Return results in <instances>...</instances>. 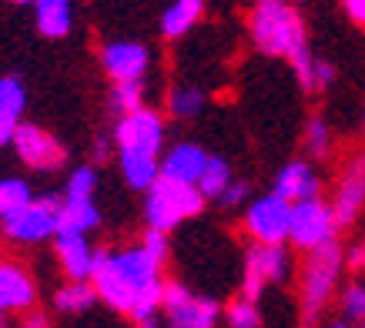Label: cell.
I'll return each mask as SVG.
<instances>
[{
	"instance_id": "obj_1",
	"label": "cell",
	"mask_w": 365,
	"mask_h": 328,
	"mask_svg": "<svg viewBox=\"0 0 365 328\" xmlns=\"http://www.w3.org/2000/svg\"><path fill=\"white\" fill-rule=\"evenodd\" d=\"M252 41L262 54L288 57L302 88H315V61H312L305 27L299 11L288 0H258L252 11Z\"/></svg>"
},
{
	"instance_id": "obj_2",
	"label": "cell",
	"mask_w": 365,
	"mask_h": 328,
	"mask_svg": "<svg viewBox=\"0 0 365 328\" xmlns=\"http://www.w3.org/2000/svg\"><path fill=\"white\" fill-rule=\"evenodd\" d=\"M144 218L151 228H161V231H171L178 228L181 221L195 218L201 211V205L208 198L201 195L198 185H188V181H175V178L161 175L155 185L144 191Z\"/></svg>"
},
{
	"instance_id": "obj_3",
	"label": "cell",
	"mask_w": 365,
	"mask_h": 328,
	"mask_svg": "<svg viewBox=\"0 0 365 328\" xmlns=\"http://www.w3.org/2000/svg\"><path fill=\"white\" fill-rule=\"evenodd\" d=\"M342 248L335 238L309 252V262L302 272V318L305 322H315L322 315V308L329 305L335 285H339V275H342Z\"/></svg>"
},
{
	"instance_id": "obj_4",
	"label": "cell",
	"mask_w": 365,
	"mask_h": 328,
	"mask_svg": "<svg viewBox=\"0 0 365 328\" xmlns=\"http://www.w3.org/2000/svg\"><path fill=\"white\" fill-rule=\"evenodd\" d=\"M339 231V221H335V208L325 205L322 198H302V201H292V235L288 241L295 248H319L325 241L335 238Z\"/></svg>"
},
{
	"instance_id": "obj_5",
	"label": "cell",
	"mask_w": 365,
	"mask_h": 328,
	"mask_svg": "<svg viewBox=\"0 0 365 328\" xmlns=\"http://www.w3.org/2000/svg\"><path fill=\"white\" fill-rule=\"evenodd\" d=\"M245 231L255 241H268V245H285L292 235V201L282 198L278 191L255 198L248 211H245Z\"/></svg>"
},
{
	"instance_id": "obj_6",
	"label": "cell",
	"mask_w": 365,
	"mask_h": 328,
	"mask_svg": "<svg viewBox=\"0 0 365 328\" xmlns=\"http://www.w3.org/2000/svg\"><path fill=\"white\" fill-rule=\"evenodd\" d=\"M61 205H64V201L54 195L37 198V201H31L17 218L4 221V235H7L14 245H41V241L54 238L57 218H61Z\"/></svg>"
},
{
	"instance_id": "obj_7",
	"label": "cell",
	"mask_w": 365,
	"mask_h": 328,
	"mask_svg": "<svg viewBox=\"0 0 365 328\" xmlns=\"http://www.w3.org/2000/svg\"><path fill=\"white\" fill-rule=\"evenodd\" d=\"M292 258H288L285 245H268V241H255L248 255H245V282H242V295L258 298L262 288L272 282H285Z\"/></svg>"
},
{
	"instance_id": "obj_8",
	"label": "cell",
	"mask_w": 365,
	"mask_h": 328,
	"mask_svg": "<svg viewBox=\"0 0 365 328\" xmlns=\"http://www.w3.org/2000/svg\"><path fill=\"white\" fill-rule=\"evenodd\" d=\"M114 144L118 151H138V154H161L165 144V121L158 111L134 108L121 114L118 128H114Z\"/></svg>"
},
{
	"instance_id": "obj_9",
	"label": "cell",
	"mask_w": 365,
	"mask_h": 328,
	"mask_svg": "<svg viewBox=\"0 0 365 328\" xmlns=\"http://www.w3.org/2000/svg\"><path fill=\"white\" fill-rule=\"evenodd\" d=\"M91 285L98 288L101 302L114 312H121V315H131V305H134V288L128 282V275L121 272V265L114 258V252H94V272H91Z\"/></svg>"
},
{
	"instance_id": "obj_10",
	"label": "cell",
	"mask_w": 365,
	"mask_h": 328,
	"mask_svg": "<svg viewBox=\"0 0 365 328\" xmlns=\"http://www.w3.org/2000/svg\"><path fill=\"white\" fill-rule=\"evenodd\" d=\"M165 312L175 328H211L222 315L218 302L195 298L181 282H165Z\"/></svg>"
},
{
	"instance_id": "obj_11",
	"label": "cell",
	"mask_w": 365,
	"mask_h": 328,
	"mask_svg": "<svg viewBox=\"0 0 365 328\" xmlns=\"http://www.w3.org/2000/svg\"><path fill=\"white\" fill-rule=\"evenodd\" d=\"M14 148L21 154V161L27 168H34V171H54V168L64 164V148L47 131H41L37 124H17Z\"/></svg>"
},
{
	"instance_id": "obj_12",
	"label": "cell",
	"mask_w": 365,
	"mask_h": 328,
	"mask_svg": "<svg viewBox=\"0 0 365 328\" xmlns=\"http://www.w3.org/2000/svg\"><path fill=\"white\" fill-rule=\"evenodd\" d=\"M362 205H365V154H359V158H352V164L345 168L342 181H339V188H335L332 208H335L339 228L352 225V221L359 218Z\"/></svg>"
},
{
	"instance_id": "obj_13",
	"label": "cell",
	"mask_w": 365,
	"mask_h": 328,
	"mask_svg": "<svg viewBox=\"0 0 365 328\" xmlns=\"http://www.w3.org/2000/svg\"><path fill=\"white\" fill-rule=\"evenodd\" d=\"M54 252L61 258V268H64L67 278H74V282L91 278V272H94V252H91L84 231H57Z\"/></svg>"
},
{
	"instance_id": "obj_14",
	"label": "cell",
	"mask_w": 365,
	"mask_h": 328,
	"mask_svg": "<svg viewBox=\"0 0 365 328\" xmlns=\"http://www.w3.org/2000/svg\"><path fill=\"white\" fill-rule=\"evenodd\" d=\"M104 71L114 77V81H141L144 71H148V51L141 44H131V41H114V44L104 47Z\"/></svg>"
},
{
	"instance_id": "obj_15",
	"label": "cell",
	"mask_w": 365,
	"mask_h": 328,
	"mask_svg": "<svg viewBox=\"0 0 365 328\" xmlns=\"http://www.w3.org/2000/svg\"><path fill=\"white\" fill-rule=\"evenodd\" d=\"M34 282L21 265L0 262V312H27L34 305Z\"/></svg>"
},
{
	"instance_id": "obj_16",
	"label": "cell",
	"mask_w": 365,
	"mask_h": 328,
	"mask_svg": "<svg viewBox=\"0 0 365 328\" xmlns=\"http://www.w3.org/2000/svg\"><path fill=\"white\" fill-rule=\"evenodd\" d=\"M211 154L198 144H175L171 151L165 154V161H161V175L175 178V181H188V185H198L201 171H205V164H208Z\"/></svg>"
},
{
	"instance_id": "obj_17",
	"label": "cell",
	"mask_w": 365,
	"mask_h": 328,
	"mask_svg": "<svg viewBox=\"0 0 365 328\" xmlns=\"http://www.w3.org/2000/svg\"><path fill=\"white\" fill-rule=\"evenodd\" d=\"M275 191H278L282 198H288V201H302V198H319L322 181H319V175L312 171V164L292 161V164H285V168L278 171Z\"/></svg>"
},
{
	"instance_id": "obj_18",
	"label": "cell",
	"mask_w": 365,
	"mask_h": 328,
	"mask_svg": "<svg viewBox=\"0 0 365 328\" xmlns=\"http://www.w3.org/2000/svg\"><path fill=\"white\" fill-rule=\"evenodd\" d=\"M114 258H118L121 272L128 275V282H131L134 288L155 282L158 272H161V265H165V262H158V258L148 252L144 245H138V248H124V252H114Z\"/></svg>"
},
{
	"instance_id": "obj_19",
	"label": "cell",
	"mask_w": 365,
	"mask_h": 328,
	"mask_svg": "<svg viewBox=\"0 0 365 328\" xmlns=\"http://www.w3.org/2000/svg\"><path fill=\"white\" fill-rule=\"evenodd\" d=\"M101 225V211L94 205V198H64L61 205V218H57V231H94Z\"/></svg>"
},
{
	"instance_id": "obj_20",
	"label": "cell",
	"mask_w": 365,
	"mask_h": 328,
	"mask_svg": "<svg viewBox=\"0 0 365 328\" xmlns=\"http://www.w3.org/2000/svg\"><path fill=\"white\" fill-rule=\"evenodd\" d=\"M121 175L128 188L134 191H148L161 178V164L158 154H138V151H121Z\"/></svg>"
},
{
	"instance_id": "obj_21",
	"label": "cell",
	"mask_w": 365,
	"mask_h": 328,
	"mask_svg": "<svg viewBox=\"0 0 365 328\" xmlns=\"http://www.w3.org/2000/svg\"><path fill=\"white\" fill-rule=\"evenodd\" d=\"M37 31L44 37H64L71 31V0H37Z\"/></svg>"
},
{
	"instance_id": "obj_22",
	"label": "cell",
	"mask_w": 365,
	"mask_h": 328,
	"mask_svg": "<svg viewBox=\"0 0 365 328\" xmlns=\"http://www.w3.org/2000/svg\"><path fill=\"white\" fill-rule=\"evenodd\" d=\"M88 282L91 278H84V282H74V278H71V285H64V288L54 295L57 312H67V315H84V312H91L101 295H98V288Z\"/></svg>"
},
{
	"instance_id": "obj_23",
	"label": "cell",
	"mask_w": 365,
	"mask_h": 328,
	"mask_svg": "<svg viewBox=\"0 0 365 328\" xmlns=\"http://www.w3.org/2000/svg\"><path fill=\"white\" fill-rule=\"evenodd\" d=\"M201 11H205V0H175L161 17V34L165 37H181L198 24Z\"/></svg>"
},
{
	"instance_id": "obj_24",
	"label": "cell",
	"mask_w": 365,
	"mask_h": 328,
	"mask_svg": "<svg viewBox=\"0 0 365 328\" xmlns=\"http://www.w3.org/2000/svg\"><path fill=\"white\" fill-rule=\"evenodd\" d=\"M158 308H165V282L155 278V282L141 285L134 292V305H131V318L138 325H155L158 322Z\"/></svg>"
},
{
	"instance_id": "obj_25",
	"label": "cell",
	"mask_w": 365,
	"mask_h": 328,
	"mask_svg": "<svg viewBox=\"0 0 365 328\" xmlns=\"http://www.w3.org/2000/svg\"><path fill=\"white\" fill-rule=\"evenodd\" d=\"M31 201H34V195L24 178H4V181H0V221L17 218Z\"/></svg>"
},
{
	"instance_id": "obj_26",
	"label": "cell",
	"mask_w": 365,
	"mask_h": 328,
	"mask_svg": "<svg viewBox=\"0 0 365 328\" xmlns=\"http://www.w3.org/2000/svg\"><path fill=\"white\" fill-rule=\"evenodd\" d=\"M228 185H232V168H228V161L218 158V154H211L208 164H205V171H201V178H198L201 195L208 198V201H218Z\"/></svg>"
},
{
	"instance_id": "obj_27",
	"label": "cell",
	"mask_w": 365,
	"mask_h": 328,
	"mask_svg": "<svg viewBox=\"0 0 365 328\" xmlns=\"http://www.w3.org/2000/svg\"><path fill=\"white\" fill-rule=\"evenodd\" d=\"M24 104H27V91L17 77H0V121L21 124Z\"/></svg>"
},
{
	"instance_id": "obj_28",
	"label": "cell",
	"mask_w": 365,
	"mask_h": 328,
	"mask_svg": "<svg viewBox=\"0 0 365 328\" xmlns=\"http://www.w3.org/2000/svg\"><path fill=\"white\" fill-rule=\"evenodd\" d=\"M168 108H171V114H175V118H181V121L198 118L201 108H205V94H201L198 88L181 84V88H175L171 94H168Z\"/></svg>"
},
{
	"instance_id": "obj_29",
	"label": "cell",
	"mask_w": 365,
	"mask_h": 328,
	"mask_svg": "<svg viewBox=\"0 0 365 328\" xmlns=\"http://www.w3.org/2000/svg\"><path fill=\"white\" fill-rule=\"evenodd\" d=\"M225 318H228V325H232V328H255V325H262V315H258V308H255V298H248V295L235 298L232 305L225 308Z\"/></svg>"
},
{
	"instance_id": "obj_30",
	"label": "cell",
	"mask_w": 365,
	"mask_h": 328,
	"mask_svg": "<svg viewBox=\"0 0 365 328\" xmlns=\"http://www.w3.org/2000/svg\"><path fill=\"white\" fill-rule=\"evenodd\" d=\"M144 101V91H141V81H114V91H111V108L128 114V111L141 108Z\"/></svg>"
},
{
	"instance_id": "obj_31",
	"label": "cell",
	"mask_w": 365,
	"mask_h": 328,
	"mask_svg": "<svg viewBox=\"0 0 365 328\" xmlns=\"http://www.w3.org/2000/svg\"><path fill=\"white\" fill-rule=\"evenodd\" d=\"M94 185H98V175L94 168H74V175L67 178V195L64 198H94Z\"/></svg>"
},
{
	"instance_id": "obj_32",
	"label": "cell",
	"mask_w": 365,
	"mask_h": 328,
	"mask_svg": "<svg viewBox=\"0 0 365 328\" xmlns=\"http://www.w3.org/2000/svg\"><path fill=\"white\" fill-rule=\"evenodd\" d=\"M345 322H365V285H349L342 292Z\"/></svg>"
},
{
	"instance_id": "obj_33",
	"label": "cell",
	"mask_w": 365,
	"mask_h": 328,
	"mask_svg": "<svg viewBox=\"0 0 365 328\" xmlns=\"http://www.w3.org/2000/svg\"><path fill=\"white\" fill-rule=\"evenodd\" d=\"M305 148H309L312 158H325L329 154V124L322 118L309 121V131H305Z\"/></svg>"
},
{
	"instance_id": "obj_34",
	"label": "cell",
	"mask_w": 365,
	"mask_h": 328,
	"mask_svg": "<svg viewBox=\"0 0 365 328\" xmlns=\"http://www.w3.org/2000/svg\"><path fill=\"white\" fill-rule=\"evenodd\" d=\"M165 235H168V231L151 228V225H148V231H144V238H141V245L155 255L158 262H168V238H165Z\"/></svg>"
},
{
	"instance_id": "obj_35",
	"label": "cell",
	"mask_w": 365,
	"mask_h": 328,
	"mask_svg": "<svg viewBox=\"0 0 365 328\" xmlns=\"http://www.w3.org/2000/svg\"><path fill=\"white\" fill-rule=\"evenodd\" d=\"M245 198H248V185H245V181H232L218 201H222L225 208H238V205H245Z\"/></svg>"
},
{
	"instance_id": "obj_36",
	"label": "cell",
	"mask_w": 365,
	"mask_h": 328,
	"mask_svg": "<svg viewBox=\"0 0 365 328\" xmlns=\"http://www.w3.org/2000/svg\"><path fill=\"white\" fill-rule=\"evenodd\" d=\"M332 81H335V67L325 64V61H315V84H319V88H329Z\"/></svg>"
},
{
	"instance_id": "obj_37",
	"label": "cell",
	"mask_w": 365,
	"mask_h": 328,
	"mask_svg": "<svg viewBox=\"0 0 365 328\" xmlns=\"http://www.w3.org/2000/svg\"><path fill=\"white\" fill-rule=\"evenodd\" d=\"M342 4H345V14H349L359 27H365V0H342Z\"/></svg>"
},
{
	"instance_id": "obj_38",
	"label": "cell",
	"mask_w": 365,
	"mask_h": 328,
	"mask_svg": "<svg viewBox=\"0 0 365 328\" xmlns=\"http://www.w3.org/2000/svg\"><path fill=\"white\" fill-rule=\"evenodd\" d=\"M349 268H352V272L365 268V245H355L352 252H349Z\"/></svg>"
},
{
	"instance_id": "obj_39",
	"label": "cell",
	"mask_w": 365,
	"mask_h": 328,
	"mask_svg": "<svg viewBox=\"0 0 365 328\" xmlns=\"http://www.w3.org/2000/svg\"><path fill=\"white\" fill-rule=\"evenodd\" d=\"M108 154H111V141H108V138H98V141H94V158L104 161Z\"/></svg>"
},
{
	"instance_id": "obj_40",
	"label": "cell",
	"mask_w": 365,
	"mask_h": 328,
	"mask_svg": "<svg viewBox=\"0 0 365 328\" xmlns=\"http://www.w3.org/2000/svg\"><path fill=\"white\" fill-rule=\"evenodd\" d=\"M14 4H37V0H14Z\"/></svg>"
},
{
	"instance_id": "obj_41",
	"label": "cell",
	"mask_w": 365,
	"mask_h": 328,
	"mask_svg": "<svg viewBox=\"0 0 365 328\" xmlns=\"http://www.w3.org/2000/svg\"><path fill=\"white\" fill-rule=\"evenodd\" d=\"M362 124H365V118H362Z\"/></svg>"
}]
</instances>
